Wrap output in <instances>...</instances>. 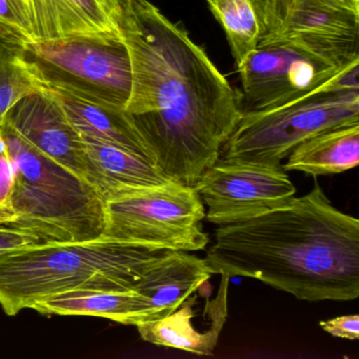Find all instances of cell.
<instances>
[{
	"mask_svg": "<svg viewBox=\"0 0 359 359\" xmlns=\"http://www.w3.org/2000/svg\"><path fill=\"white\" fill-rule=\"evenodd\" d=\"M51 91L81 135L118 147L156 165L152 152L127 111L91 104L65 92Z\"/></svg>",
	"mask_w": 359,
	"mask_h": 359,
	"instance_id": "cell-17",
	"label": "cell"
},
{
	"mask_svg": "<svg viewBox=\"0 0 359 359\" xmlns=\"http://www.w3.org/2000/svg\"><path fill=\"white\" fill-rule=\"evenodd\" d=\"M272 45L302 48L340 64L359 62V13L336 0H268L259 46Z\"/></svg>",
	"mask_w": 359,
	"mask_h": 359,
	"instance_id": "cell-9",
	"label": "cell"
},
{
	"mask_svg": "<svg viewBox=\"0 0 359 359\" xmlns=\"http://www.w3.org/2000/svg\"><path fill=\"white\" fill-rule=\"evenodd\" d=\"M212 272L262 281L306 302L359 296V222L318 184L302 197L243 222L218 226Z\"/></svg>",
	"mask_w": 359,
	"mask_h": 359,
	"instance_id": "cell-2",
	"label": "cell"
},
{
	"mask_svg": "<svg viewBox=\"0 0 359 359\" xmlns=\"http://www.w3.org/2000/svg\"><path fill=\"white\" fill-rule=\"evenodd\" d=\"M35 43L30 22L15 0H0V48L22 54Z\"/></svg>",
	"mask_w": 359,
	"mask_h": 359,
	"instance_id": "cell-21",
	"label": "cell"
},
{
	"mask_svg": "<svg viewBox=\"0 0 359 359\" xmlns=\"http://www.w3.org/2000/svg\"><path fill=\"white\" fill-rule=\"evenodd\" d=\"M212 274L205 258L186 251L168 254L153 264L134 287L144 298L140 323L163 318L173 312Z\"/></svg>",
	"mask_w": 359,
	"mask_h": 359,
	"instance_id": "cell-15",
	"label": "cell"
},
{
	"mask_svg": "<svg viewBox=\"0 0 359 359\" xmlns=\"http://www.w3.org/2000/svg\"><path fill=\"white\" fill-rule=\"evenodd\" d=\"M321 329L334 337L357 340L359 337V315H342L319 323Z\"/></svg>",
	"mask_w": 359,
	"mask_h": 359,
	"instance_id": "cell-24",
	"label": "cell"
},
{
	"mask_svg": "<svg viewBox=\"0 0 359 359\" xmlns=\"http://www.w3.org/2000/svg\"><path fill=\"white\" fill-rule=\"evenodd\" d=\"M226 33L236 69L264 39L268 0H205Z\"/></svg>",
	"mask_w": 359,
	"mask_h": 359,
	"instance_id": "cell-19",
	"label": "cell"
},
{
	"mask_svg": "<svg viewBox=\"0 0 359 359\" xmlns=\"http://www.w3.org/2000/svg\"><path fill=\"white\" fill-rule=\"evenodd\" d=\"M142 300L134 289H75L43 298L30 309L43 315L100 317L136 327L142 318Z\"/></svg>",
	"mask_w": 359,
	"mask_h": 359,
	"instance_id": "cell-16",
	"label": "cell"
},
{
	"mask_svg": "<svg viewBox=\"0 0 359 359\" xmlns=\"http://www.w3.org/2000/svg\"><path fill=\"white\" fill-rule=\"evenodd\" d=\"M212 275L173 312L163 318L136 325L140 337L156 346L205 356L213 354L228 317L231 277L219 274L216 287L211 283Z\"/></svg>",
	"mask_w": 359,
	"mask_h": 359,
	"instance_id": "cell-11",
	"label": "cell"
},
{
	"mask_svg": "<svg viewBox=\"0 0 359 359\" xmlns=\"http://www.w3.org/2000/svg\"><path fill=\"white\" fill-rule=\"evenodd\" d=\"M20 55L47 89L126 110L131 95L132 68L121 36L37 41Z\"/></svg>",
	"mask_w": 359,
	"mask_h": 359,
	"instance_id": "cell-6",
	"label": "cell"
},
{
	"mask_svg": "<svg viewBox=\"0 0 359 359\" xmlns=\"http://www.w3.org/2000/svg\"><path fill=\"white\" fill-rule=\"evenodd\" d=\"M14 187V168L0 132V224L9 226L15 220V212L12 205Z\"/></svg>",
	"mask_w": 359,
	"mask_h": 359,
	"instance_id": "cell-22",
	"label": "cell"
},
{
	"mask_svg": "<svg viewBox=\"0 0 359 359\" xmlns=\"http://www.w3.org/2000/svg\"><path fill=\"white\" fill-rule=\"evenodd\" d=\"M118 4L116 22L132 68L126 111L161 172L193 187L241 121V93L184 27L151 1Z\"/></svg>",
	"mask_w": 359,
	"mask_h": 359,
	"instance_id": "cell-1",
	"label": "cell"
},
{
	"mask_svg": "<svg viewBox=\"0 0 359 359\" xmlns=\"http://www.w3.org/2000/svg\"><path fill=\"white\" fill-rule=\"evenodd\" d=\"M359 66L306 95L274 108L245 111L222 158L279 167L295 147L321 132L359 123Z\"/></svg>",
	"mask_w": 359,
	"mask_h": 359,
	"instance_id": "cell-5",
	"label": "cell"
},
{
	"mask_svg": "<svg viewBox=\"0 0 359 359\" xmlns=\"http://www.w3.org/2000/svg\"><path fill=\"white\" fill-rule=\"evenodd\" d=\"M39 245H45V243L37 235L22 229L0 224V256Z\"/></svg>",
	"mask_w": 359,
	"mask_h": 359,
	"instance_id": "cell-23",
	"label": "cell"
},
{
	"mask_svg": "<svg viewBox=\"0 0 359 359\" xmlns=\"http://www.w3.org/2000/svg\"><path fill=\"white\" fill-rule=\"evenodd\" d=\"M171 252L106 237L18 250L0 256V306L15 316L43 298L70 290H133Z\"/></svg>",
	"mask_w": 359,
	"mask_h": 359,
	"instance_id": "cell-3",
	"label": "cell"
},
{
	"mask_svg": "<svg viewBox=\"0 0 359 359\" xmlns=\"http://www.w3.org/2000/svg\"><path fill=\"white\" fill-rule=\"evenodd\" d=\"M0 132L14 168L9 226L45 243H81L104 236L106 203L83 178L37 150L5 121Z\"/></svg>",
	"mask_w": 359,
	"mask_h": 359,
	"instance_id": "cell-4",
	"label": "cell"
},
{
	"mask_svg": "<svg viewBox=\"0 0 359 359\" xmlns=\"http://www.w3.org/2000/svg\"><path fill=\"white\" fill-rule=\"evenodd\" d=\"M205 205L193 187L169 182L106 203V238L172 251H199L209 243L201 228Z\"/></svg>",
	"mask_w": 359,
	"mask_h": 359,
	"instance_id": "cell-7",
	"label": "cell"
},
{
	"mask_svg": "<svg viewBox=\"0 0 359 359\" xmlns=\"http://www.w3.org/2000/svg\"><path fill=\"white\" fill-rule=\"evenodd\" d=\"M283 169L312 176L332 175L359 163V123L321 132L302 142L287 157Z\"/></svg>",
	"mask_w": 359,
	"mask_h": 359,
	"instance_id": "cell-18",
	"label": "cell"
},
{
	"mask_svg": "<svg viewBox=\"0 0 359 359\" xmlns=\"http://www.w3.org/2000/svg\"><path fill=\"white\" fill-rule=\"evenodd\" d=\"M45 89L20 54L0 48V127L20 100Z\"/></svg>",
	"mask_w": 359,
	"mask_h": 359,
	"instance_id": "cell-20",
	"label": "cell"
},
{
	"mask_svg": "<svg viewBox=\"0 0 359 359\" xmlns=\"http://www.w3.org/2000/svg\"><path fill=\"white\" fill-rule=\"evenodd\" d=\"M81 137L86 180L104 203L172 182L149 159L96 138Z\"/></svg>",
	"mask_w": 359,
	"mask_h": 359,
	"instance_id": "cell-13",
	"label": "cell"
},
{
	"mask_svg": "<svg viewBox=\"0 0 359 359\" xmlns=\"http://www.w3.org/2000/svg\"><path fill=\"white\" fill-rule=\"evenodd\" d=\"M357 66L359 62L340 64L294 46H259L237 69L243 112L291 102Z\"/></svg>",
	"mask_w": 359,
	"mask_h": 359,
	"instance_id": "cell-10",
	"label": "cell"
},
{
	"mask_svg": "<svg viewBox=\"0 0 359 359\" xmlns=\"http://www.w3.org/2000/svg\"><path fill=\"white\" fill-rule=\"evenodd\" d=\"M27 16L35 41L73 37L118 39V25L96 0H15Z\"/></svg>",
	"mask_w": 359,
	"mask_h": 359,
	"instance_id": "cell-14",
	"label": "cell"
},
{
	"mask_svg": "<svg viewBox=\"0 0 359 359\" xmlns=\"http://www.w3.org/2000/svg\"><path fill=\"white\" fill-rule=\"evenodd\" d=\"M193 188L208 207L205 218L217 226L255 217L289 203L296 194L283 165L222 157L203 172Z\"/></svg>",
	"mask_w": 359,
	"mask_h": 359,
	"instance_id": "cell-8",
	"label": "cell"
},
{
	"mask_svg": "<svg viewBox=\"0 0 359 359\" xmlns=\"http://www.w3.org/2000/svg\"><path fill=\"white\" fill-rule=\"evenodd\" d=\"M6 121L29 144L87 182L83 137L53 91L45 89L22 98Z\"/></svg>",
	"mask_w": 359,
	"mask_h": 359,
	"instance_id": "cell-12",
	"label": "cell"
},
{
	"mask_svg": "<svg viewBox=\"0 0 359 359\" xmlns=\"http://www.w3.org/2000/svg\"><path fill=\"white\" fill-rule=\"evenodd\" d=\"M336 1L359 13V0H336Z\"/></svg>",
	"mask_w": 359,
	"mask_h": 359,
	"instance_id": "cell-26",
	"label": "cell"
},
{
	"mask_svg": "<svg viewBox=\"0 0 359 359\" xmlns=\"http://www.w3.org/2000/svg\"><path fill=\"white\" fill-rule=\"evenodd\" d=\"M96 3L104 10V12H106L113 20L116 22L119 11L118 0H96Z\"/></svg>",
	"mask_w": 359,
	"mask_h": 359,
	"instance_id": "cell-25",
	"label": "cell"
}]
</instances>
